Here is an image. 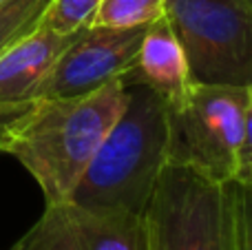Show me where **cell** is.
I'll use <instances>...</instances> for the list:
<instances>
[{"label": "cell", "mask_w": 252, "mask_h": 250, "mask_svg": "<svg viewBox=\"0 0 252 250\" xmlns=\"http://www.w3.org/2000/svg\"><path fill=\"white\" fill-rule=\"evenodd\" d=\"M122 80L80 97H38L0 118V153L16 157L44 195V204L71 197L106 131L126 104Z\"/></svg>", "instance_id": "cell-1"}, {"label": "cell", "mask_w": 252, "mask_h": 250, "mask_svg": "<svg viewBox=\"0 0 252 250\" xmlns=\"http://www.w3.org/2000/svg\"><path fill=\"white\" fill-rule=\"evenodd\" d=\"M128 97L71 193L89 211L142 217L168 164V102L146 87H128Z\"/></svg>", "instance_id": "cell-2"}, {"label": "cell", "mask_w": 252, "mask_h": 250, "mask_svg": "<svg viewBox=\"0 0 252 250\" xmlns=\"http://www.w3.org/2000/svg\"><path fill=\"white\" fill-rule=\"evenodd\" d=\"M252 87L190 84L168 102V162L186 164L215 182L252 184Z\"/></svg>", "instance_id": "cell-3"}, {"label": "cell", "mask_w": 252, "mask_h": 250, "mask_svg": "<svg viewBox=\"0 0 252 250\" xmlns=\"http://www.w3.org/2000/svg\"><path fill=\"white\" fill-rule=\"evenodd\" d=\"M142 224L146 250H232V182L168 162Z\"/></svg>", "instance_id": "cell-4"}, {"label": "cell", "mask_w": 252, "mask_h": 250, "mask_svg": "<svg viewBox=\"0 0 252 250\" xmlns=\"http://www.w3.org/2000/svg\"><path fill=\"white\" fill-rule=\"evenodd\" d=\"M192 84L252 87V0H166Z\"/></svg>", "instance_id": "cell-5"}, {"label": "cell", "mask_w": 252, "mask_h": 250, "mask_svg": "<svg viewBox=\"0 0 252 250\" xmlns=\"http://www.w3.org/2000/svg\"><path fill=\"white\" fill-rule=\"evenodd\" d=\"M146 27H84L56 60L40 97H80L124 80L133 69Z\"/></svg>", "instance_id": "cell-6"}, {"label": "cell", "mask_w": 252, "mask_h": 250, "mask_svg": "<svg viewBox=\"0 0 252 250\" xmlns=\"http://www.w3.org/2000/svg\"><path fill=\"white\" fill-rule=\"evenodd\" d=\"M9 250H146L139 215L100 213L71 199L44 204V213Z\"/></svg>", "instance_id": "cell-7"}, {"label": "cell", "mask_w": 252, "mask_h": 250, "mask_svg": "<svg viewBox=\"0 0 252 250\" xmlns=\"http://www.w3.org/2000/svg\"><path fill=\"white\" fill-rule=\"evenodd\" d=\"M75 33L60 35L38 25L0 53V118L38 100L49 71Z\"/></svg>", "instance_id": "cell-8"}, {"label": "cell", "mask_w": 252, "mask_h": 250, "mask_svg": "<svg viewBox=\"0 0 252 250\" xmlns=\"http://www.w3.org/2000/svg\"><path fill=\"white\" fill-rule=\"evenodd\" d=\"M122 84L126 89L146 87L166 102L182 97L192 84L184 49L166 16L157 18L146 27L135 64L124 75Z\"/></svg>", "instance_id": "cell-9"}, {"label": "cell", "mask_w": 252, "mask_h": 250, "mask_svg": "<svg viewBox=\"0 0 252 250\" xmlns=\"http://www.w3.org/2000/svg\"><path fill=\"white\" fill-rule=\"evenodd\" d=\"M164 4L166 0H102L87 27H148L164 16Z\"/></svg>", "instance_id": "cell-10"}, {"label": "cell", "mask_w": 252, "mask_h": 250, "mask_svg": "<svg viewBox=\"0 0 252 250\" xmlns=\"http://www.w3.org/2000/svg\"><path fill=\"white\" fill-rule=\"evenodd\" d=\"M49 0H4L0 2V53L40 25Z\"/></svg>", "instance_id": "cell-11"}, {"label": "cell", "mask_w": 252, "mask_h": 250, "mask_svg": "<svg viewBox=\"0 0 252 250\" xmlns=\"http://www.w3.org/2000/svg\"><path fill=\"white\" fill-rule=\"evenodd\" d=\"M102 0H49L40 16V27L60 35L84 29Z\"/></svg>", "instance_id": "cell-12"}, {"label": "cell", "mask_w": 252, "mask_h": 250, "mask_svg": "<svg viewBox=\"0 0 252 250\" xmlns=\"http://www.w3.org/2000/svg\"><path fill=\"white\" fill-rule=\"evenodd\" d=\"M0 2H4V0H0Z\"/></svg>", "instance_id": "cell-13"}]
</instances>
